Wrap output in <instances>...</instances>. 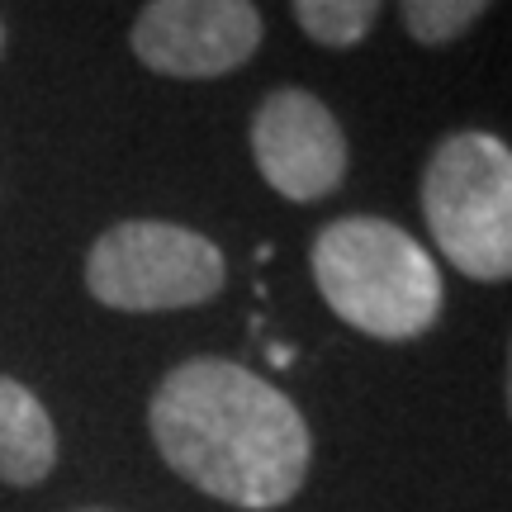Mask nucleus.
<instances>
[{
    "label": "nucleus",
    "mask_w": 512,
    "mask_h": 512,
    "mask_svg": "<svg viewBox=\"0 0 512 512\" xmlns=\"http://www.w3.org/2000/svg\"><path fill=\"white\" fill-rule=\"evenodd\" d=\"M0 53H5V24H0Z\"/></svg>",
    "instance_id": "obj_12"
},
{
    "label": "nucleus",
    "mask_w": 512,
    "mask_h": 512,
    "mask_svg": "<svg viewBox=\"0 0 512 512\" xmlns=\"http://www.w3.org/2000/svg\"><path fill=\"white\" fill-rule=\"evenodd\" d=\"M261 34L266 24L252 0H147L133 19V53L157 76L209 81L247 67Z\"/></svg>",
    "instance_id": "obj_5"
},
{
    "label": "nucleus",
    "mask_w": 512,
    "mask_h": 512,
    "mask_svg": "<svg viewBox=\"0 0 512 512\" xmlns=\"http://www.w3.org/2000/svg\"><path fill=\"white\" fill-rule=\"evenodd\" d=\"M228 285V261L214 242L162 219H124L86 252V290L119 313H166L209 304Z\"/></svg>",
    "instance_id": "obj_4"
},
{
    "label": "nucleus",
    "mask_w": 512,
    "mask_h": 512,
    "mask_svg": "<svg viewBox=\"0 0 512 512\" xmlns=\"http://www.w3.org/2000/svg\"><path fill=\"white\" fill-rule=\"evenodd\" d=\"M252 157L261 181L294 204L337 195L351 171V147L337 114L304 86H280L256 105Z\"/></svg>",
    "instance_id": "obj_6"
},
{
    "label": "nucleus",
    "mask_w": 512,
    "mask_h": 512,
    "mask_svg": "<svg viewBox=\"0 0 512 512\" xmlns=\"http://www.w3.org/2000/svg\"><path fill=\"white\" fill-rule=\"evenodd\" d=\"M81 512H105V508H81Z\"/></svg>",
    "instance_id": "obj_13"
},
{
    "label": "nucleus",
    "mask_w": 512,
    "mask_h": 512,
    "mask_svg": "<svg viewBox=\"0 0 512 512\" xmlns=\"http://www.w3.org/2000/svg\"><path fill=\"white\" fill-rule=\"evenodd\" d=\"M503 394H508V413H512V342H508V384H503Z\"/></svg>",
    "instance_id": "obj_11"
},
{
    "label": "nucleus",
    "mask_w": 512,
    "mask_h": 512,
    "mask_svg": "<svg viewBox=\"0 0 512 512\" xmlns=\"http://www.w3.org/2000/svg\"><path fill=\"white\" fill-rule=\"evenodd\" d=\"M494 0H403V29L422 48H451L475 29V19Z\"/></svg>",
    "instance_id": "obj_9"
},
{
    "label": "nucleus",
    "mask_w": 512,
    "mask_h": 512,
    "mask_svg": "<svg viewBox=\"0 0 512 512\" xmlns=\"http://www.w3.org/2000/svg\"><path fill=\"white\" fill-rule=\"evenodd\" d=\"M271 361H275V366H290L294 351H290V347H271Z\"/></svg>",
    "instance_id": "obj_10"
},
{
    "label": "nucleus",
    "mask_w": 512,
    "mask_h": 512,
    "mask_svg": "<svg viewBox=\"0 0 512 512\" xmlns=\"http://www.w3.org/2000/svg\"><path fill=\"white\" fill-rule=\"evenodd\" d=\"M304 38L318 48H356L366 43L384 0H290Z\"/></svg>",
    "instance_id": "obj_8"
},
{
    "label": "nucleus",
    "mask_w": 512,
    "mask_h": 512,
    "mask_svg": "<svg viewBox=\"0 0 512 512\" xmlns=\"http://www.w3.org/2000/svg\"><path fill=\"white\" fill-rule=\"evenodd\" d=\"M57 465V427L29 384L0 375V484L34 489Z\"/></svg>",
    "instance_id": "obj_7"
},
{
    "label": "nucleus",
    "mask_w": 512,
    "mask_h": 512,
    "mask_svg": "<svg viewBox=\"0 0 512 512\" xmlns=\"http://www.w3.org/2000/svg\"><path fill=\"white\" fill-rule=\"evenodd\" d=\"M422 219L460 275L512 280V147L484 128L441 138L422 166Z\"/></svg>",
    "instance_id": "obj_3"
},
{
    "label": "nucleus",
    "mask_w": 512,
    "mask_h": 512,
    "mask_svg": "<svg viewBox=\"0 0 512 512\" xmlns=\"http://www.w3.org/2000/svg\"><path fill=\"white\" fill-rule=\"evenodd\" d=\"M313 285L347 328L375 342H413L441 318V271L399 223L347 214L318 228L309 247Z\"/></svg>",
    "instance_id": "obj_2"
},
{
    "label": "nucleus",
    "mask_w": 512,
    "mask_h": 512,
    "mask_svg": "<svg viewBox=\"0 0 512 512\" xmlns=\"http://www.w3.org/2000/svg\"><path fill=\"white\" fill-rule=\"evenodd\" d=\"M157 456L200 494L242 512L285 508L313 460V432L285 389L223 356L171 370L147 403Z\"/></svg>",
    "instance_id": "obj_1"
}]
</instances>
